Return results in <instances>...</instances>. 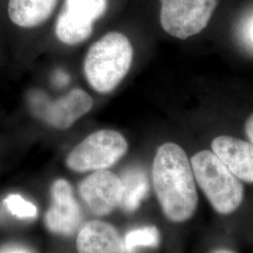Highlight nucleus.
I'll return each instance as SVG.
<instances>
[{"label":"nucleus","instance_id":"f257e3e1","mask_svg":"<svg viewBox=\"0 0 253 253\" xmlns=\"http://www.w3.org/2000/svg\"><path fill=\"white\" fill-rule=\"evenodd\" d=\"M154 189L170 220L183 222L193 216L198 193L191 163L183 148L166 143L157 150L152 168Z\"/></svg>","mask_w":253,"mask_h":253},{"label":"nucleus","instance_id":"f03ea898","mask_svg":"<svg viewBox=\"0 0 253 253\" xmlns=\"http://www.w3.org/2000/svg\"><path fill=\"white\" fill-rule=\"evenodd\" d=\"M133 58L130 42L120 32H109L92 44L84 62L91 87L106 94L114 90L128 73Z\"/></svg>","mask_w":253,"mask_h":253},{"label":"nucleus","instance_id":"7ed1b4c3","mask_svg":"<svg viewBox=\"0 0 253 253\" xmlns=\"http://www.w3.org/2000/svg\"><path fill=\"white\" fill-rule=\"evenodd\" d=\"M194 178L217 213L229 215L243 202L244 187L217 156L203 150L191 158Z\"/></svg>","mask_w":253,"mask_h":253},{"label":"nucleus","instance_id":"20e7f679","mask_svg":"<svg viewBox=\"0 0 253 253\" xmlns=\"http://www.w3.org/2000/svg\"><path fill=\"white\" fill-rule=\"evenodd\" d=\"M124 136L116 130L93 132L73 148L67 158L68 167L75 172L102 171L118 163L127 151Z\"/></svg>","mask_w":253,"mask_h":253},{"label":"nucleus","instance_id":"39448f33","mask_svg":"<svg viewBox=\"0 0 253 253\" xmlns=\"http://www.w3.org/2000/svg\"><path fill=\"white\" fill-rule=\"evenodd\" d=\"M217 5V0H161V25L171 36L186 40L207 27Z\"/></svg>","mask_w":253,"mask_h":253},{"label":"nucleus","instance_id":"423d86ee","mask_svg":"<svg viewBox=\"0 0 253 253\" xmlns=\"http://www.w3.org/2000/svg\"><path fill=\"white\" fill-rule=\"evenodd\" d=\"M108 0H65L63 9L55 23V35L67 45L86 41L93 32L96 21L101 18Z\"/></svg>","mask_w":253,"mask_h":253},{"label":"nucleus","instance_id":"0eeeda50","mask_svg":"<svg viewBox=\"0 0 253 253\" xmlns=\"http://www.w3.org/2000/svg\"><path fill=\"white\" fill-rule=\"evenodd\" d=\"M51 194L53 202L46 212V227L57 235H73L80 226L83 217L71 184L65 179L54 181Z\"/></svg>","mask_w":253,"mask_h":253},{"label":"nucleus","instance_id":"6e6552de","mask_svg":"<svg viewBox=\"0 0 253 253\" xmlns=\"http://www.w3.org/2000/svg\"><path fill=\"white\" fill-rule=\"evenodd\" d=\"M79 191L92 213L104 216L119 206L122 185L117 174L102 170L91 173L82 181Z\"/></svg>","mask_w":253,"mask_h":253},{"label":"nucleus","instance_id":"1a4fd4ad","mask_svg":"<svg viewBox=\"0 0 253 253\" xmlns=\"http://www.w3.org/2000/svg\"><path fill=\"white\" fill-rule=\"evenodd\" d=\"M42 109L35 110L37 115L47 124L57 129H67L93 107L90 95L82 89H73L66 96L51 102H42Z\"/></svg>","mask_w":253,"mask_h":253},{"label":"nucleus","instance_id":"9d476101","mask_svg":"<svg viewBox=\"0 0 253 253\" xmlns=\"http://www.w3.org/2000/svg\"><path fill=\"white\" fill-rule=\"evenodd\" d=\"M212 152L240 180L253 183V145L232 136H218Z\"/></svg>","mask_w":253,"mask_h":253},{"label":"nucleus","instance_id":"9b49d317","mask_svg":"<svg viewBox=\"0 0 253 253\" xmlns=\"http://www.w3.org/2000/svg\"><path fill=\"white\" fill-rule=\"evenodd\" d=\"M76 244L79 253H126L117 229L99 220L88 221L82 227Z\"/></svg>","mask_w":253,"mask_h":253},{"label":"nucleus","instance_id":"f8f14e48","mask_svg":"<svg viewBox=\"0 0 253 253\" xmlns=\"http://www.w3.org/2000/svg\"><path fill=\"white\" fill-rule=\"evenodd\" d=\"M58 0H9L8 13L16 26L32 28L51 16Z\"/></svg>","mask_w":253,"mask_h":253},{"label":"nucleus","instance_id":"ddd939ff","mask_svg":"<svg viewBox=\"0 0 253 253\" xmlns=\"http://www.w3.org/2000/svg\"><path fill=\"white\" fill-rule=\"evenodd\" d=\"M122 193L119 207L126 212H133L140 207L149 191V183L145 172L140 168H129L121 177Z\"/></svg>","mask_w":253,"mask_h":253},{"label":"nucleus","instance_id":"4468645a","mask_svg":"<svg viewBox=\"0 0 253 253\" xmlns=\"http://www.w3.org/2000/svg\"><path fill=\"white\" fill-rule=\"evenodd\" d=\"M160 240V232L156 227L145 226L129 231L123 241L126 253H134L140 247H157Z\"/></svg>","mask_w":253,"mask_h":253},{"label":"nucleus","instance_id":"2eb2a0df","mask_svg":"<svg viewBox=\"0 0 253 253\" xmlns=\"http://www.w3.org/2000/svg\"><path fill=\"white\" fill-rule=\"evenodd\" d=\"M5 205L9 212L21 218H33L37 216L38 209L32 203L24 199L18 194H10L5 201Z\"/></svg>","mask_w":253,"mask_h":253},{"label":"nucleus","instance_id":"dca6fc26","mask_svg":"<svg viewBox=\"0 0 253 253\" xmlns=\"http://www.w3.org/2000/svg\"><path fill=\"white\" fill-rule=\"evenodd\" d=\"M245 129H246V134L253 145V114L250 118H248V120L246 122Z\"/></svg>","mask_w":253,"mask_h":253},{"label":"nucleus","instance_id":"f3484780","mask_svg":"<svg viewBox=\"0 0 253 253\" xmlns=\"http://www.w3.org/2000/svg\"><path fill=\"white\" fill-rule=\"evenodd\" d=\"M246 39L249 43L253 46V19L250 21L248 27H246Z\"/></svg>","mask_w":253,"mask_h":253},{"label":"nucleus","instance_id":"a211bd4d","mask_svg":"<svg viewBox=\"0 0 253 253\" xmlns=\"http://www.w3.org/2000/svg\"><path fill=\"white\" fill-rule=\"evenodd\" d=\"M55 80L58 84H64L68 82L69 77L66 75V73H59L55 76Z\"/></svg>","mask_w":253,"mask_h":253},{"label":"nucleus","instance_id":"6ab92c4d","mask_svg":"<svg viewBox=\"0 0 253 253\" xmlns=\"http://www.w3.org/2000/svg\"><path fill=\"white\" fill-rule=\"evenodd\" d=\"M28 253L27 251H25V250H23V249H9V250H7V251H5V252H3V253Z\"/></svg>","mask_w":253,"mask_h":253},{"label":"nucleus","instance_id":"aec40b11","mask_svg":"<svg viewBox=\"0 0 253 253\" xmlns=\"http://www.w3.org/2000/svg\"><path fill=\"white\" fill-rule=\"evenodd\" d=\"M212 253H235L234 252H231L229 250H225V249H219V250H216Z\"/></svg>","mask_w":253,"mask_h":253}]
</instances>
